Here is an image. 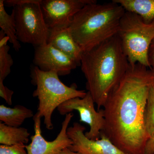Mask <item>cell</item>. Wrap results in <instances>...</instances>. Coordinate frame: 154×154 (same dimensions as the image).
<instances>
[{"label": "cell", "mask_w": 154, "mask_h": 154, "mask_svg": "<svg viewBox=\"0 0 154 154\" xmlns=\"http://www.w3.org/2000/svg\"><path fill=\"white\" fill-rule=\"evenodd\" d=\"M9 39L2 30L0 31V79L4 81L10 74L11 68L14 64L12 56L9 53Z\"/></svg>", "instance_id": "cell-17"}, {"label": "cell", "mask_w": 154, "mask_h": 154, "mask_svg": "<svg viewBox=\"0 0 154 154\" xmlns=\"http://www.w3.org/2000/svg\"><path fill=\"white\" fill-rule=\"evenodd\" d=\"M144 154H154V134L147 141Z\"/></svg>", "instance_id": "cell-21"}, {"label": "cell", "mask_w": 154, "mask_h": 154, "mask_svg": "<svg viewBox=\"0 0 154 154\" xmlns=\"http://www.w3.org/2000/svg\"><path fill=\"white\" fill-rule=\"evenodd\" d=\"M30 133L25 128L9 126L0 122V143L12 146L28 143Z\"/></svg>", "instance_id": "cell-15"}, {"label": "cell", "mask_w": 154, "mask_h": 154, "mask_svg": "<svg viewBox=\"0 0 154 154\" xmlns=\"http://www.w3.org/2000/svg\"><path fill=\"white\" fill-rule=\"evenodd\" d=\"M41 0H6L5 6L13 7L12 13L19 42L35 47L47 44L49 28L40 6Z\"/></svg>", "instance_id": "cell-6"}, {"label": "cell", "mask_w": 154, "mask_h": 154, "mask_svg": "<svg viewBox=\"0 0 154 154\" xmlns=\"http://www.w3.org/2000/svg\"><path fill=\"white\" fill-rule=\"evenodd\" d=\"M125 11L138 15L147 24L154 20V0H113Z\"/></svg>", "instance_id": "cell-14"}, {"label": "cell", "mask_w": 154, "mask_h": 154, "mask_svg": "<svg viewBox=\"0 0 154 154\" xmlns=\"http://www.w3.org/2000/svg\"><path fill=\"white\" fill-rule=\"evenodd\" d=\"M95 102L90 92H87L83 98H73L66 101L60 105L57 110L61 115H66L74 110L79 114L80 122L87 123L90 130L85 135L89 139H100L101 131L104 128L105 118L103 109L96 111Z\"/></svg>", "instance_id": "cell-7"}, {"label": "cell", "mask_w": 154, "mask_h": 154, "mask_svg": "<svg viewBox=\"0 0 154 154\" xmlns=\"http://www.w3.org/2000/svg\"><path fill=\"white\" fill-rule=\"evenodd\" d=\"M47 44L51 45L72 58L80 65L83 52L75 41L68 28L50 29Z\"/></svg>", "instance_id": "cell-12"}, {"label": "cell", "mask_w": 154, "mask_h": 154, "mask_svg": "<svg viewBox=\"0 0 154 154\" xmlns=\"http://www.w3.org/2000/svg\"><path fill=\"white\" fill-rule=\"evenodd\" d=\"M80 66L86 78V89L99 111L122 79L129 63L116 35L83 52Z\"/></svg>", "instance_id": "cell-2"}, {"label": "cell", "mask_w": 154, "mask_h": 154, "mask_svg": "<svg viewBox=\"0 0 154 154\" xmlns=\"http://www.w3.org/2000/svg\"><path fill=\"white\" fill-rule=\"evenodd\" d=\"M33 63L41 70L56 72L59 75L70 73L79 63L51 44L35 47Z\"/></svg>", "instance_id": "cell-11"}, {"label": "cell", "mask_w": 154, "mask_h": 154, "mask_svg": "<svg viewBox=\"0 0 154 154\" xmlns=\"http://www.w3.org/2000/svg\"><path fill=\"white\" fill-rule=\"evenodd\" d=\"M148 60L151 69L154 70V39L152 42L149 48Z\"/></svg>", "instance_id": "cell-22"}, {"label": "cell", "mask_w": 154, "mask_h": 154, "mask_svg": "<svg viewBox=\"0 0 154 154\" xmlns=\"http://www.w3.org/2000/svg\"><path fill=\"white\" fill-rule=\"evenodd\" d=\"M34 116L32 110L23 105H17L12 108L0 105L1 122L9 126L19 127L26 119Z\"/></svg>", "instance_id": "cell-13"}, {"label": "cell", "mask_w": 154, "mask_h": 154, "mask_svg": "<svg viewBox=\"0 0 154 154\" xmlns=\"http://www.w3.org/2000/svg\"><path fill=\"white\" fill-rule=\"evenodd\" d=\"M86 128L75 122L68 127L67 134L72 143L69 148L78 154H126L114 145L105 135L101 134L100 139H89L85 135Z\"/></svg>", "instance_id": "cell-10"}, {"label": "cell", "mask_w": 154, "mask_h": 154, "mask_svg": "<svg viewBox=\"0 0 154 154\" xmlns=\"http://www.w3.org/2000/svg\"><path fill=\"white\" fill-rule=\"evenodd\" d=\"M117 35L129 64L139 63L151 69L148 52L154 39V20L147 24L138 15L125 11Z\"/></svg>", "instance_id": "cell-5"}, {"label": "cell", "mask_w": 154, "mask_h": 154, "mask_svg": "<svg viewBox=\"0 0 154 154\" xmlns=\"http://www.w3.org/2000/svg\"><path fill=\"white\" fill-rule=\"evenodd\" d=\"M3 82V80L0 79V96L6 101L8 105H11L12 104V97L14 92L5 86Z\"/></svg>", "instance_id": "cell-20"}, {"label": "cell", "mask_w": 154, "mask_h": 154, "mask_svg": "<svg viewBox=\"0 0 154 154\" xmlns=\"http://www.w3.org/2000/svg\"><path fill=\"white\" fill-rule=\"evenodd\" d=\"M57 154H78L77 153L72 151L69 148L64 149Z\"/></svg>", "instance_id": "cell-23"}, {"label": "cell", "mask_w": 154, "mask_h": 154, "mask_svg": "<svg viewBox=\"0 0 154 154\" xmlns=\"http://www.w3.org/2000/svg\"><path fill=\"white\" fill-rule=\"evenodd\" d=\"M73 116L72 113L66 115L57 137L54 140L48 141L42 134L41 118L36 113L33 117L34 134L31 137V143L25 146L27 154H57L70 147L72 142L67 134V130Z\"/></svg>", "instance_id": "cell-9"}, {"label": "cell", "mask_w": 154, "mask_h": 154, "mask_svg": "<svg viewBox=\"0 0 154 154\" xmlns=\"http://www.w3.org/2000/svg\"><path fill=\"white\" fill-rule=\"evenodd\" d=\"M0 27L6 36L9 38V42L13 45L16 51H19L21 44L17 36L16 24L13 13L9 15L6 12L4 0H0Z\"/></svg>", "instance_id": "cell-16"}, {"label": "cell", "mask_w": 154, "mask_h": 154, "mask_svg": "<svg viewBox=\"0 0 154 154\" xmlns=\"http://www.w3.org/2000/svg\"><path fill=\"white\" fill-rule=\"evenodd\" d=\"M94 0H41L45 21L49 29L68 28L74 16Z\"/></svg>", "instance_id": "cell-8"}, {"label": "cell", "mask_w": 154, "mask_h": 154, "mask_svg": "<svg viewBox=\"0 0 154 154\" xmlns=\"http://www.w3.org/2000/svg\"><path fill=\"white\" fill-rule=\"evenodd\" d=\"M144 124L149 137L154 134V86L149 90L144 113Z\"/></svg>", "instance_id": "cell-18"}, {"label": "cell", "mask_w": 154, "mask_h": 154, "mask_svg": "<svg viewBox=\"0 0 154 154\" xmlns=\"http://www.w3.org/2000/svg\"><path fill=\"white\" fill-rule=\"evenodd\" d=\"M139 63L130 64L103 106L105 135L126 154H144L149 138L144 113L154 70Z\"/></svg>", "instance_id": "cell-1"}, {"label": "cell", "mask_w": 154, "mask_h": 154, "mask_svg": "<svg viewBox=\"0 0 154 154\" xmlns=\"http://www.w3.org/2000/svg\"><path fill=\"white\" fill-rule=\"evenodd\" d=\"M153 85H154V84H153Z\"/></svg>", "instance_id": "cell-24"}, {"label": "cell", "mask_w": 154, "mask_h": 154, "mask_svg": "<svg viewBox=\"0 0 154 154\" xmlns=\"http://www.w3.org/2000/svg\"><path fill=\"white\" fill-rule=\"evenodd\" d=\"M125 12L113 0L102 4L94 0L74 16L68 28L84 52L117 35Z\"/></svg>", "instance_id": "cell-3"}, {"label": "cell", "mask_w": 154, "mask_h": 154, "mask_svg": "<svg viewBox=\"0 0 154 154\" xmlns=\"http://www.w3.org/2000/svg\"><path fill=\"white\" fill-rule=\"evenodd\" d=\"M0 154H27L25 145L23 144L8 146H0Z\"/></svg>", "instance_id": "cell-19"}, {"label": "cell", "mask_w": 154, "mask_h": 154, "mask_svg": "<svg viewBox=\"0 0 154 154\" xmlns=\"http://www.w3.org/2000/svg\"><path fill=\"white\" fill-rule=\"evenodd\" d=\"M30 77L31 83L36 87L33 96L38 100L36 114L44 118V124L48 130L53 128L51 117L56 108L67 100L83 98L87 94L85 91L78 90L75 85H66L56 72L43 71L35 66L31 70Z\"/></svg>", "instance_id": "cell-4"}]
</instances>
